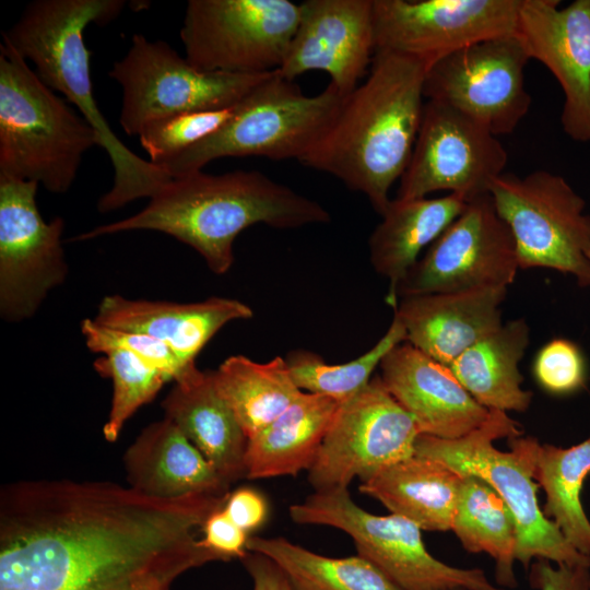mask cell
Masks as SVG:
<instances>
[{
  "mask_svg": "<svg viewBox=\"0 0 590 590\" xmlns=\"http://www.w3.org/2000/svg\"><path fill=\"white\" fill-rule=\"evenodd\" d=\"M228 495L160 499L115 483L70 480L5 485L0 590H131L174 560H222L197 534Z\"/></svg>",
  "mask_w": 590,
  "mask_h": 590,
  "instance_id": "obj_1",
  "label": "cell"
},
{
  "mask_svg": "<svg viewBox=\"0 0 590 590\" xmlns=\"http://www.w3.org/2000/svg\"><path fill=\"white\" fill-rule=\"evenodd\" d=\"M430 67L414 57L376 51L365 81L343 98L330 126L298 162L365 194L381 215L414 149Z\"/></svg>",
  "mask_w": 590,
  "mask_h": 590,
  "instance_id": "obj_2",
  "label": "cell"
},
{
  "mask_svg": "<svg viewBox=\"0 0 590 590\" xmlns=\"http://www.w3.org/2000/svg\"><path fill=\"white\" fill-rule=\"evenodd\" d=\"M330 213L317 201L258 170L210 175L202 170L173 178L140 212L81 233L84 241L130 231L164 233L190 246L222 275L232 268L234 241L256 224L288 229L327 224Z\"/></svg>",
  "mask_w": 590,
  "mask_h": 590,
  "instance_id": "obj_3",
  "label": "cell"
},
{
  "mask_svg": "<svg viewBox=\"0 0 590 590\" xmlns=\"http://www.w3.org/2000/svg\"><path fill=\"white\" fill-rule=\"evenodd\" d=\"M125 7L123 0H36L2 33V40L35 66L38 78L79 109L96 132L98 146L108 154L114 184L97 202L101 213L141 198L151 199L173 179L118 139L94 98L91 52L83 33L88 24L105 25L114 21Z\"/></svg>",
  "mask_w": 590,
  "mask_h": 590,
  "instance_id": "obj_4",
  "label": "cell"
},
{
  "mask_svg": "<svg viewBox=\"0 0 590 590\" xmlns=\"http://www.w3.org/2000/svg\"><path fill=\"white\" fill-rule=\"evenodd\" d=\"M521 435L520 425L506 412L489 410L485 422L463 437L421 434L415 455L437 460L462 476H477L493 487L511 511L517 531L515 557L526 569L534 558L590 567V556L578 552L540 508L534 474L541 444Z\"/></svg>",
  "mask_w": 590,
  "mask_h": 590,
  "instance_id": "obj_5",
  "label": "cell"
},
{
  "mask_svg": "<svg viewBox=\"0 0 590 590\" xmlns=\"http://www.w3.org/2000/svg\"><path fill=\"white\" fill-rule=\"evenodd\" d=\"M96 132L32 70L7 42L0 44V177L36 181L67 192Z\"/></svg>",
  "mask_w": 590,
  "mask_h": 590,
  "instance_id": "obj_6",
  "label": "cell"
},
{
  "mask_svg": "<svg viewBox=\"0 0 590 590\" xmlns=\"http://www.w3.org/2000/svg\"><path fill=\"white\" fill-rule=\"evenodd\" d=\"M343 98L331 83L317 95H305L274 71L237 104L219 131L157 166L176 178L222 157L299 161L330 126Z\"/></svg>",
  "mask_w": 590,
  "mask_h": 590,
  "instance_id": "obj_7",
  "label": "cell"
},
{
  "mask_svg": "<svg viewBox=\"0 0 590 590\" xmlns=\"http://www.w3.org/2000/svg\"><path fill=\"white\" fill-rule=\"evenodd\" d=\"M292 520L342 530L357 554L373 563L402 590H506L492 583L480 568H459L434 557L422 529L390 514L378 516L356 505L347 488L315 491L290 507Z\"/></svg>",
  "mask_w": 590,
  "mask_h": 590,
  "instance_id": "obj_8",
  "label": "cell"
},
{
  "mask_svg": "<svg viewBox=\"0 0 590 590\" xmlns=\"http://www.w3.org/2000/svg\"><path fill=\"white\" fill-rule=\"evenodd\" d=\"M515 240L519 269L545 268L590 286V216L586 201L560 175L503 173L488 189Z\"/></svg>",
  "mask_w": 590,
  "mask_h": 590,
  "instance_id": "obj_9",
  "label": "cell"
},
{
  "mask_svg": "<svg viewBox=\"0 0 590 590\" xmlns=\"http://www.w3.org/2000/svg\"><path fill=\"white\" fill-rule=\"evenodd\" d=\"M271 73L202 71L167 43L134 34L108 75L122 87L121 128L139 137L150 125L170 117L233 107Z\"/></svg>",
  "mask_w": 590,
  "mask_h": 590,
  "instance_id": "obj_10",
  "label": "cell"
},
{
  "mask_svg": "<svg viewBox=\"0 0 590 590\" xmlns=\"http://www.w3.org/2000/svg\"><path fill=\"white\" fill-rule=\"evenodd\" d=\"M300 16L290 0H189L180 38L185 58L202 71L274 72Z\"/></svg>",
  "mask_w": 590,
  "mask_h": 590,
  "instance_id": "obj_11",
  "label": "cell"
},
{
  "mask_svg": "<svg viewBox=\"0 0 590 590\" xmlns=\"http://www.w3.org/2000/svg\"><path fill=\"white\" fill-rule=\"evenodd\" d=\"M421 432L379 375L350 400L340 403L308 470L315 491L347 488L415 455Z\"/></svg>",
  "mask_w": 590,
  "mask_h": 590,
  "instance_id": "obj_12",
  "label": "cell"
},
{
  "mask_svg": "<svg viewBox=\"0 0 590 590\" xmlns=\"http://www.w3.org/2000/svg\"><path fill=\"white\" fill-rule=\"evenodd\" d=\"M508 154L498 137L456 108L426 101L414 149L397 199L449 191L470 201L488 193Z\"/></svg>",
  "mask_w": 590,
  "mask_h": 590,
  "instance_id": "obj_13",
  "label": "cell"
},
{
  "mask_svg": "<svg viewBox=\"0 0 590 590\" xmlns=\"http://www.w3.org/2000/svg\"><path fill=\"white\" fill-rule=\"evenodd\" d=\"M529 60L516 34L464 47L428 69L425 99L456 108L497 137L510 134L532 102L524 84Z\"/></svg>",
  "mask_w": 590,
  "mask_h": 590,
  "instance_id": "obj_14",
  "label": "cell"
},
{
  "mask_svg": "<svg viewBox=\"0 0 590 590\" xmlns=\"http://www.w3.org/2000/svg\"><path fill=\"white\" fill-rule=\"evenodd\" d=\"M36 181L0 177V315L10 322L32 318L68 275L64 222H46L36 204Z\"/></svg>",
  "mask_w": 590,
  "mask_h": 590,
  "instance_id": "obj_15",
  "label": "cell"
},
{
  "mask_svg": "<svg viewBox=\"0 0 590 590\" xmlns=\"http://www.w3.org/2000/svg\"><path fill=\"white\" fill-rule=\"evenodd\" d=\"M519 270L512 235L489 193L470 201L397 287V299L508 287Z\"/></svg>",
  "mask_w": 590,
  "mask_h": 590,
  "instance_id": "obj_16",
  "label": "cell"
},
{
  "mask_svg": "<svg viewBox=\"0 0 590 590\" xmlns=\"http://www.w3.org/2000/svg\"><path fill=\"white\" fill-rule=\"evenodd\" d=\"M521 0H373L376 51L433 66L464 47L516 34Z\"/></svg>",
  "mask_w": 590,
  "mask_h": 590,
  "instance_id": "obj_17",
  "label": "cell"
},
{
  "mask_svg": "<svg viewBox=\"0 0 590 590\" xmlns=\"http://www.w3.org/2000/svg\"><path fill=\"white\" fill-rule=\"evenodd\" d=\"M521 0L516 35L564 93L560 122L575 141L590 142V0Z\"/></svg>",
  "mask_w": 590,
  "mask_h": 590,
  "instance_id": "obj_18",
  "label": "cell"
},
{
  "mask_svg": "<svg viewBox=\"0 0 590 590\" xmlns=\"http://www.w3.org/2000/svg\"><path fill=\"white\" fill-rule=\"evenodd\" d=\"M278 73L286 80L314 70L330 75L342 96L366 78L375 52L373 0H306Z\"/></svg>",
  "mask_w": 590,
  "mask_h": 590,
  "instance_id": "obj_19",
  "label": "cell"
},
{
  "mask_svg": "<svg viewBox=\"0 0 590 590\" xmlns=\"http://www.w3.org/2000/svg\"><path fill=\"white\" fill-rule=\"evenodd\" d=\"M384 385L413 417L421 434L457 439L480 427L489 410L460 384L449 366L403 342L379 365Z\"/></svg>",
  "mask_w": 590,
  "mask_h": 590,
  "instance_id": "obj_20",
  "label": "cell"
},
{
  "mask_svg": "<svg viewBox=\"0 0 590 590\" xmlns=\"http://www.w3.org/2000/svg\"><path fill=\"white\" fill-rule=\"evenodd\" d=\"M252 309L226 297L197 303L130 299L119 294L103 297L93 320L104 327L138 332L165 343L185 367L227 323L250 319Z\"/></svg>",
  "mask_w": 590,
  "mask_h": 590,
  "instance_id": "obj_21",
  "label": "cell"
},
{
  "mask_svg": "<svg viewBox=\"0 0 590 590\" xmlns=\"http://www.w3.org/2000/svg\"><path fill=\"white\" fill-rule=\"evenodd\" d=\"M507 287H487L403 297L393 308L405 342L450 366L474 343L502 324L500 306Z\"/></svg>",
  "mask_w": 590,
  "mask_h": 590,
  "instance_id": "obj_22",
  "label": "cell"
},
{
  "mask_svg": "<svg viewBox=\"0 0 590 590\" xmlns=\"http://www.w3.org/2000/svg\"><path fill=\"white\" fill-rule=\"evenodd\" d=\"M129 487L160 499L228 495L229 483L169 420L146 426L123 457Z\"/></svg>",
  "mask_w": 590,
  "mask_h": 590,
  "instance_id": "obj_23",
  "label": "cell"
},
{
  "mask_svg": "<svg viewBox=\"0 0 590 590\" xmlns=\"http://www.w3.org/2000/svg\"><path fill=\"white\" fill-rule=\"evenodd\" d=\"M167 420L199 449L229 483L246 477L248 438L220 394L212 370L193 365L176 381L162 402Z\"/></svg>",
  "mask_w": 590,
  "mask_h": 590,
  "instance_id": "obj_24",
  "label": "cell"
},
{
  "mask_svg": "<svg viewBox=\"0 0 590 590\" xmlns=\"http://www.w3.org/2000/svg\"><path fill=\"white\" fill-rule=\"evenodd\" d=\"M467 203L453 193L390 201L368 246L374 270L389 281L386 302L392 308L398 304L397 287L418 261L420 252L445 232Z\"/></svg>",
  "mask_w": 590,
  "mask_h": 590,
  "instance_id": "obj_25",
  "label": "cell"
},
{
  "mask_svg": "<svg viewBox=\"0 0 590 590\" xmlns=\"http://www.w3.org/2000/svg\"><path fill=\"white\" fill-rule=\"evenodd\" d=\"M339 405L329 397L303 391L280 416L248 439L246 477L269 479L308 471Z\"/></svg>",
  "mask_w": 590,
  "mask_h": 590,
  "instance_id": "obj_26",
  "label": "cell"
},
{
  "mask_svg": "<svg viewBox=\"0 0 590 590\" xmlns=\"http://www.w3.org/2000/svg\"><path fill=\"white\" fill-rule=\"evenodd\" d=\"M462 480L446 464L414 455L361 483L359 491L422 530L445 532L451 530Z\"/></svg>",
  "mask_w": 590,
  "mask_h": 590,
  "instance_id": "obj_27",
  "label": "cell"
},
{
  "mask_svg": "<svg viewBox=\"0 0 590 590\" xmlns=\"http://www.w3.org/2000/svg\"><path fill=\"white\" fill-rule=\"evenodd\" d=\"M530 341L523 318L503 323L449 366L465 390L484 408L503 412H524L533 393L521 387L519 363Z\"/></svg>",
  "mask_w": 590,
  "mask_h": 590,
  "instance_id": "obj_28",
  "label": "cell"
},
{
  "mask_svg": "<svg viewBox=\"0 0 590 590\" xmlns=\"http://www.w3.org/2000/svg\"><path fill=\"white\" fill-rule=\"evenodd\" d=\"M212 373L220 394L248 439L280 416L303 392L281 356L258 363L244 355H233Z\"/></svg>",
  "mask_w": 590,
  "mask_h": 590,
  "instance_id": "obj_29",
  "label": "cell"
},
{
  "mask_svg": "<svg viewBox=\"0 0 590 590\" xmlns=\"http://www.w3.org/2000/svg\"><path fill=\"white\" fill-rule=\"evenodd\" d=\"M451 530L469 553H485L495 562L497 586L517 587V531L511 511L484 480L463 476Z\"/></svg>",
  "mask_w": 590,
  "mask_h": 590,
  "instance_id": "obj_30",
  "label": "cell"
},
{
  "mask_svg": "<svg viewBox=\"0 0 590 590\" xmlns=\"http://www.w3.org/2000/svg\"><path fill=\"white\" fill-rule=\"evenodd\" d=\"M247 550L272 559L292 590H402L358 554L329 557L284 538L262 536H249Z\"/></svg>",
  "mask_w": 590,
  "mask_h": 590,
  "instance_id": "obj_31",
  "label": "cell"
},
{
  "mask_svg": "<svg viewBox=\"0 0 590 590\" xmlns=\"http://www.w3.org/2000/svg\"><path fill=\"white\" fill-rule=\"evenodd\" d=\"M590 474V437L569 448L540 445L534 477L545 493L543 514L581 554L590 556V520L580 500Z\"/></svg>",
  "mask_w": 590,
  "mask_h": 590,
  "instance_id": "obj_32",
  "label": "cell"
},
{
  "mask_svg": "<svg viewBox=\"0 0 590 590\" xmlns=\"http://www.w3.org/2000/svg\"><path fill=\"white\" fill-rule=\"evenodd\" d=\"M405 329L393 315L386 333L361 356L343 364H328L314 352L296 350L286 357L291 376L296 386L310 393L322 394L343 403L362 389L373 378L384 357L397 345L405 342Z\"/></svg>",
  "mask_w": 590,
  "mask_h": 590,
  "instance_id": "obj_33",
  "label": "cell"
},
{
  "mask_svg": "<svg viewBox=\"0 0 590 590\" xmlns=\"http://www.w3.org/2000/svg\"><path fill=\"white\" fill-rule=\"evenodd\" d=\"M95 370L113 382V399L103 427L106 440L115 441L126 422L151 402L168 378L141 358L123 350H110L93 364Z\"/></svg>",
  "mask_w": 590,
  "mask_h": 590,
  "instance_id": "obj_34",
  "label": "cell"
},
{
  "mask_svg": "<svg viewBox=\"0 0 590 590\" xmlns=\"http://www.w3.org/2000/svg\"><path fill=\"white\" fill-rule=\"evenodd\" d=\"M236 106L188 113L154 122L139 134L141 146L150 161L158 165L219 131L232 118Z\"/></svg>",
  "mask_w": 590,
  "mask_h": 590,
  "instance_id": "obj_35",
  "label": "cell"
},
{
  "mask_svg": "<svg viewBox=\"0 0 590 590\" xmlns=\"http://www.w3.org/2000/svg\"><path fill=\"white\" fill-rule=\"evenodd\" d=\"M81 333L91 352L127 351L163 373L169 381H176L189 368L165 343L146 334L104 327L88 318L81 321Z\"/></svg>",
  "mask_w": 590,
  "mask_h": 590,
  "instance_id": "obj_36",
  "label": "cell"
},
{
  "mask_svg": "<svg viewBox=\"0 0 590 590\" xmlns=\"http://www.w3.org/2000/svg\"><path fill=\"white\" fill-rule=\"evenodd\" d=\"M534 377L545 391L556 396L577 392L587 381V365L579 346L567 339H553L538 352Z\"/></svg>",
  "mask_w": 590,
  "mask_h": 590,
  "instance_id": "obj_37",
  "label": "cell"
},
{
  "mask_svg": "<svg viewBox=\"0 0 590 590\" xmlns=\"http://www.w3.org/2000/svg\"><path fill=\"white\" fill-rule=\"evenodd\" d=\"M201 531V544L222 560L241 559L248 553V533L238 527L223 508L208 517Z\"/></svg>",
  "mask_w": 590,
  "mask_h": 590,
  "instance_id": "obj_38",
  "label": "cell"
},
{
  "mask_svg": "<svg viewBox=\"0 0 590 590\" xmlns=\"http://www.w3.org/2000/svg\"><path fill=\"white\" fill-rule=\"evenodd\" d=\"M530 585L536 590H590V567L553 566L545 559L530 565Z\"/></svg>",
  "mask_w": 590,
  "mask_h": 590,
  "instance_id": "obj_39",
  "label": "cell"
},
{
  "mask_svg": "<svg viewBox=\"0 0 590 590\" xmlns=\"http://www.w3.org/2000/svg\"><path fill=\"white\" fill-rule=\"evenodd\" d=\"M223 510L244 531L250 533L268 518L269 506L264 496L251 487H240L229 493Z\"/></svg>",
  "mask_w": 590,
  "mask_h": 590,
  "instance_id": "obj_40",
  "label": "cell"
},
{
  "mask_svg": "<svg viewBox=\"0 0 590 590\" xmlns=\"http://www.w3.org/2000/svg\"><path fill=\"white\" fill-rule=\"evenodd\" d=\"M240 560L253 581V590H292L281 568L266 555L248 551Z\"/></svg>",
  "mask_w": 590,
  "mask_h": 590,
  "instance_id": "obj_41",
  "label": "cell"
},
{
  "mask_svg": "<svg viewBox=\"0 0 590 590\" xmlns=\"http://www.w3.org/2000/svg\"><path fill=\"white\" fill-rule=\"evenodd\" d=\"M193 559H178L150 571L131 590H169L173 581L188 569L199 567Z\"/></svg>",
  "mask_w": 590,
  "mask_h": 590,
  "instance_id": "obj_42",
  "label": "cell"
},
{
  "mask_svg": "<svg viewBox=\"0 0 590 590\" xmlns=\"http://www.w3.org/2000/svg\"><path fill=\"white\" fill-rule=\"evenodd\" d=\"M586 256H587V259H588V261L590 263V244H589V246L587 248Z\"/></svg>",
  "mask_w": 590,
  "mask_h": 590,
  "instance_id": "obj_43",
  "label": "cell"
}]
</instances>
